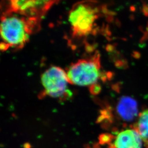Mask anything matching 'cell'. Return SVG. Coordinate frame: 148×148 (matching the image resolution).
Returning <instances> with one entry per match:
<instances>
[{
  "label": "cell",
  "instance_id": "3",
  "mask_svg": "<svg viewBox=\"0 0 148 148\" xmlns=\"http://www.w3.org/2000/svg\"><path fill=\"white\" fill-rule=\"evenodd\" d=\"M66 73L71 84L88 86L91 89L97 85L101 75L99 54L80 59L72 63Z\"/></svg>",
  "mask_w": 148,
  "mask_h": 148
},
{
  "label": "cell",
  "instance_id": "9",
  "mask_svg": "<svg viewBox=\"0 0 148 148\" xmlns=\"http://www.w3.org/2000/svg\"><path fill=\"white\" fill-rule=\"evenodd\" d=\"M112 136L108 134H101L99 136V143L101 144H106L111 140Z\"/></svg>",
  "mask_w": 148,
  "mask_h": 148
},
{
  "label": "cell",
  "instance_id": "5",
  "mask_svg": "<svg viewBox=\"0 0 148 148\" xmlns=\"http://www.w3.org/2000/svg\"><path fill=\"white\" fill-rule=\"evenodd\" d=\"M57 2L55 1H10L8 4V8L4 12L40 20L55 3Z\"/></svg>",
  "mask_w": 148,
  "mask_h": 148
},
{
  "label": "cell",
  "instance_id": "10",
  "mask_svg": "<svg viewBox=\"0 0 148 148\" xmlns=\"http://www.w3.org/2000/svg\"><path fill=\"white\" fill-rule=\"evenodd\" d=\"M24 148H31V145L29 143H25L24 145Z\"/></svg>",
  "mask_w": 148,
  "mask_h": 148
},
{
  "label": "cell",
  "instance_id": "6",
  "mask_svg": "<svg viewBox=\"0 0 148 148\" xmlns=\"http://www.w3.org/2000/svg\"><path fill=\"white\" fill-rule=\"evenodd\" d=\"M143 141L136 130L127 129L117 134L111 148H141Z\"/></svg>",
  "mask_w": 148,
  "mask_h": 148
},
{
  "label": "cell",
  "instance_id": "2",
  "mask_svg": "<svg viewBox=\"0 0 148 148\" xmlns=\"http://www.w3.org/2000/svg\"><path fill=\"white\" fill-rule=\"evenodd\" d=\"M98 18V9L92 1H80L74 4L68 15L73 35L83 38L90 35Z\"/></svg>",
  "mask_w": 148,
  "mask_h": 148
},
{
  "label": "cell",
  "instance_id": "7",
  "mask_svg": "<svg viewBox=\"0 0 148 148\" xmlns=\"http://www.w3.org/2000/svg\"><path fill=\"white\" fill-rule=\"evenodd\" d=\"M116 112L124 121H132L138 115L137 102L130 97H122L117 103Z\"/></svg>",
  "mask_w": 148,
  "mask_h": 148
},
{
  "label": "cell",
  "instance_id": "8",
  "mask_svg": "<svg viewBox=\"0 0 148 148\" xmlns=\"http://www.w3.org/2000/svg\"><path fill=\"white\" fill-rule=\"evenodd\" d=\"M136 130L141 136L143 141L148 143V109L140 114Z\"/></svg>",
  "mask_w": 148,
  "mask_h": 148
},
{
  "label": "cell",
  "instance_id": "1",
  "mask_svg": "<svg viewBox=\"0 0 148 148\" xmlns=\"http://www.w3.org/2000/svg\"><path fill=\"white\" fill-rule=\"evenodd\" d=\"M40 21L16 13L4 12L1 21V50L23 48L33 33L38 29Z\"/></svg>",
  "mask_w": 148,
  "mask_h": 148
},
{
  "label": "cell",
  "instance_id": "4",
  "mask_svg": "<svg viewBox=\"0 0 148 148\" xmlns=\"http://www.w3.org/2000/svg\"><path fill=\"white\" fill-rule=\"evenodd\" d=\"M43 90L39 95L65 100L71 96L68 89L69 81L66 71L58 66H51L45 71L41 77Z\"/></svg>",
  "mask_w": 148,
  "mask_h": 148
}]
</instances>
